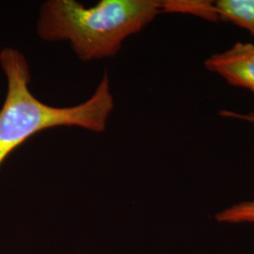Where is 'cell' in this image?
Segmentation results:
<instances>
[{
	"mask_svg": "<svg viewBox=\"0 0 254 254\" xmlns=\"http://www.w3.org/2000/svg\"><path fill=\"white\" fill-rule=\"evenodd\" d=\"M0 66L7 80V93L0 109V167L16 148L48 128L76 127L95 133L106 130L114 109L108 73L88 100L59 108L46 105L31 92L29 65L19 50L4 47L0 51Z\"/></svg>",
	"mask_w": 254,
	"mask_h": 254,
	"instance_id": "obj_1",
	"label": "cell"
},
{
	"mask_svg": "<svg viewBox=\"0 0 254 254\" xmlns=\"http://www.w3.org/2000/svg\"><path fill=\"white\" fill-rule=\"evenodd\" d=\"M221 115L224 117L240 119L254 124V113L242 115L229 110H223ZM215 219L221 224L254 225V200H243L223 208L215 215Z\"/></svg>",
	"mask_w": 254,
	"mask_h": 254,
	"instance_id": "obj_4",
	"label": "cell"
},
{
	"mask_svg": "<svg viewBox=\"0 0 254 254\" xmlns=\"http://www.w3.org/2000/svg\"><path fill=\"white\" fill-rule=\"evenodd\" d=\"M204 67L232 86L254 92V44L237 42L223 52L211 55Z\"/></svg>",
	"mask_w": 254,
	"mask_h": 254,
	"instance_id": "obj_3",
	"label": "cell"
},
{
	"mask_svg": "<svg viewBox=\"0 0 254 254\" xmlns=\"http://www.w3.org/2000/svg\"><path fill=\"white\" fill-rule=\"evenodd\" d=\"M160 13L159 0H101L89 8L74 0H48L37 33L46 42H68L80 61L92 62L116 56L127 38Z\"/></svg>",
	"mask_w": 254,
	"mask_h": 254,
	"instance_id": "obj_2",
	"label": "cell"
},
{
	"mask_svg": "<svg viewBox=\"0 0 254 254\" xmlns=\"http://www.w3.org/2000/svg\"><path fill=\"white\" fill-rule=\"evenodd\" d=\"M220 20L244 28L254 36V0L215 1Z\"/></svg>",
	"mask_w": 254,
	"mask_h": 254,
	"instance_id": "obj_5",
	"label": "cell"
},
{
	"mask_svg": "<svg viewBox=\"0 0 254 254\" xmlns=\"http://www.w3.org/2000/svg\"><path fill=\"white\" fill-rule=\"evenodd\" d=\"M162 13H183L211 22L220 20L215 1L209 0H161Z\"/></svg>",
	"mask_w": 254,
	"mask_h": 254,
	"instance_id": "obj_6",
	"label": "cell"
}]
</instances>
